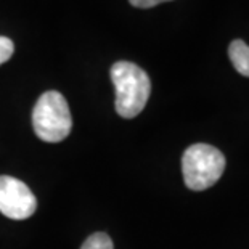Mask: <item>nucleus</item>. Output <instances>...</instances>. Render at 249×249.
Returning a JSON list of instances; mask_svg holds the SVG:
<instances>
[{"label": "nucleus", "instance_id": "3", "mask_svg": "<svg viewBox=\"0 0 249 249\" xmlns=\"http://www.w3.org/2000/svg\"><path fill=\"white\" fill-rule=\"evenodd\" d=\"M225 171V156L215 146L196 143L188 146L182 156L185 185L195 192H203L217 183Z\"/></svg>", "mask_w": 249, "mask_h": 249}, {"label": "nucleus", "instance_id": "5", "mask_svg": "<svg viewBox=\"0 0 249 249\" xmlns=\"http://www.w3.org/2000/svg\"><path fill=\"white\" fill-rule=\"evenodd\" d=\"M229 56L233 68L241 74L249 77V45L243 40H233L229 47Z\"/></svg>", "mask_w": 249, "mask_h": 249}, {"label": "nucleus", "instance_id": "6", "mask_svg": "<svg viewBox=\"0 0 249 249\" xmlns=\"http://www.w3.org/2000/svg\"><path fill=\"white\" fill-rule=\"evenodd\" d=\"M81 249H114V246L107 233L97 231V233H92V235L84 241Z\"/></svg>", "mask_w": 249, "mask_h": 249}, {"label": "nucleus", "instance_id": "1", "mask_svg": "<svg viewBox=\"0 0 249 249\" xmlns=\"http://www.w3.org/2000/svg\"><path fill=\"white\" fill-rule=\"evenodd\" d=\"M111 81L116 89V113L124 119L139 116L151 93L148 74L130 61H118L111 66Z\"/></svg>", "mask_w": 249, "mask_h": 249}, {"label": "nucleus", "instance_id": "7", "mask_svg": "<svg viewBox=\"0 0 249 249\" xmlns=\"http://www.w3.org/2000/svg\"><path fill=\"white\" fill-rule=\"evenodd\" d=\"M13 52H15V45H13L12 39L0 36V65L7 63L10 58H12Z\"/></svg>", "mask_w": 249, "mask_h": 249}, {"label": "nucleus", "instance_id": "8", "mask_svg": "<svg viewBox=\"0 0 249 249\" xmlns=\"http://www.w3.org/2000/svg\"><path fill=\"white\" fill-rule=\"evenodd\" d=\"M129 2L137 8H151L162 2H169V0H129Z\"/></svg>", "mask_w": 249, "mask_h": 249}, {"label": "nucleus", "instance_id": "4", "mask_svg": "<svg viewBox=\"0 0 249 249\" xmlns=\"http://www.w3.org/2000/svg\"><path fill=\"white\" fill-rule=\"evenodd\" d=\"M37 209L31 188L12 176H0V213L13 220H24Z\"/></svg>", "mask_w": 249, "mask_h": 249}, {"label": "nucleus", "instance_id": "2", "mask_svg": "<svg viewBox=\"0 0 249 249\" xmlns=\"http://www.w3.org/2000/svg\"><path fill=\"white\" fill-rule=\"evenodd\" d=\"M33 127L40 140L63 142L71 134L72 118L66 98L56 90L42 93L33 111Z\"/></svg>", "mask_w": 249, "mask_h": 249}]
</instances>
